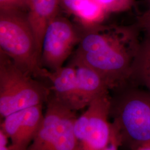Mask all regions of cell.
<instances>
[{
  "mask_svg": "<svg viewBox=\"0 0 150 150\" xmlns=\"http://www.w3.org/2000/svg\"><path fill=\"white\" fill-rule=\"evenodd\" d=\"M141 30L129 25L101 24L82 35L74 59L102 76L110 91L131 83L132 69L139 51Z\"/></svg>",
  "mask_w": 150,
  "mask_h": 150,
  "instance_id": "6da1fadb",
  "label": "cell"
},
{
  "mask_svg": "<svg viewBox=\"0 0 150 150\" xmlns=\"http://www.w3.org/2000/svg\"><path fill=\"white\" fill-rule=\"evenodd\" d=\"M111 91L110 118L120 147L136 150L150 144V91L131 84Z\"/></svg>",
  "mask_w": 150,
  "mask_h": 150,
  "instance_id": "7a4b0ae2",
  "label": "cell"
},
{
  "mask_svg": "<svg viewBox=\"0 0 150 150\" xmlns=\"http://www.w3.org/2000/svg\"><path fill=\"white\" fill-rule=\"evenodd\" d=\"M0 48L27 75L48 79L50 71L41 66L35 36L23 10L0 11Z\"/></svg>",
  "mask_w": 150,
  "mask_h": 150,
  "instance_id": "3957f363",
  "label": "cell"
},
{
  "mask_svg": "<svg viewBox=\"0 0 150 150\" xmlns=\"http://www.w3.org/2000/svg\"><path fill=\"white\" fill-rule=\"evenodd\" d=\"M51 88L27 75L6 54L0 52V115L47 102Z\"/></svg>",
  "mask_w": 150,
  "mask_h": 150,
  "instance_id": "277c9868",
  "label": "cell"
},
{
  "mask_svg": "<svg viewBox=\"0 0 150 150\" xmlns=\"http://www.w3.org/2000/svg\"><path fill=\"white\" fill-rule=\"evenodd\" d=\"M46 103L42 123L27 150H80L75 132L76 111L52 92Z\"/></svg>",
  "mask_w": 150,
  "mask_h": 150,
  "instance_id": "5b68a950",
  "label": "cell"
},
{
  "mask_svg": "<svg viewBox=\"0 0 150 150\" xmlns=\"http://www.w3.org/2000/svg\"><path fill=\"white\" fill-rule=\"evenodd\" d=\"M110 92L97 97L77 117L75 132L80 150H104L111 142L114 131L109 121Z\"/></svg>",
  "mask_w": 150,
  "mask_h": 150,
  "instance_id": "8992f818",
  "label": "cell"
},
{
  "mask_svg": "<svg viewBox=\"0 0 150 150\" xmlns=\"http://www.w3.org/2000/svg\"><path fill=\"white\" fill-rule=\"evenodd\" d=\"M81 38L82 35L67 18L58 15L50 23L43 36L41 66L50 71L62 67Z\"/></svg>",
  "mask_w": 150,
  "mask_h": 150,
  "instance_id": "52a82bcc",
  "label": "cell"
},
{
  "mask_svg": "<svg viewBox=\"0 0 150 150\" xmlns=\"http://www.w3.org/2000/svg\"><path fill=\"white\" fill-rule=\"evenodd\" d=\"M43 105H38L7 116L1 129L11 141V150H27L43 121Z\"/></svg>",
  "mask_w": 150,
  "mask_h": 150,
  "instance_id": "ba28073f",
  "label": "cell"
},
{
  "mask_svg": "<svg viewBox=\"0 0 150 150\" xmlns=\"http://www.w3.org/2000/svg\"><path fill=\"white\" fill-rule=\"evenodd\" d=\"M47 80L52 85L51 92L61 102L76 111L83 108L79 96L76 70L72 64L50 71Z\"/></svg>",
  "mask_w": 150,
  "mask_h": 150,
  "instance_id": "9c48e42d",
  "label": "cell"
},
{
  "mask_svg": "<svg viewBox=\"0 0 150 150\" xmlns=\"http://www.w3.org/2000/svg\"><path fill=\"white\" fill-rule=\"evenodd\" d=\"M71 64L75 67L79 96L83 108L97 97L110 92L103 77L91 66L74 58Z\"/></svg>",
  "mask_w": 150,
  "mask_h": 150,
  "instance_id": "30bf717a",
  "label": "cell"
},
{
  "mask_svg": "<svg viewBox=\"0 0 150 150\" xmlns=\"http://www.w3.org/2000/svg\"><path fill=\"white\" fill-rule=\"evenodd\" d=\"M59 0H26L27 18L32 28L38 52L41 54L45 31L50 23L59 15Z\"/></svg>",
  "mask_w": 150,
  "mask_h": 150,
  "instance_id": "8fae6325",
  "label": "cell"
},
{
  "mask_svg": "<svg viewBox=\"0 0 150 150\" xmlns=\"http://www.w3.org/2000/svg\"><path fill=\"white\" fill-rule=\"evenodd\" d=\"M150 91V36L145 35L132 69L131 83Z\"/></svg>",
  "mask_w": 150,
  "mask_h": 150,
  "instance_id": "7c38bea8",
  "label": "cell"
},
{
  "mask_svg": "<svg viewBox=\"0 0 150 150\" xmlns=\"http://www.w3.org/2000/svg\"><path fill=\"white\" fill-rule=\"evenodd\" d=\"M108 15L96 0H83L73 15L86 30L102 24Z\"/></svg>",
  "mask_w": 150,
  "mask_h": 150,
  "instance_id": "4fadbf2b",
  "label": "cell"
},
{
  "mask_svg": "<svg viewBox=\"0 0 150 150\" xmlns=\"http://www.w3.org/2000/svg\"><path fill=\"white\" fill-rule=\"evenodd\" d=\"M108 14L127 11L135 5V0H96Z\"/></svg>",
  "mask_w": 150,
  "mask_h": 150,
  "instance_id": "5bb4252c",
  "label": "cell"
},
{
  "mask_svg": "<svg viewBox=\"0 0 150 150\" xmlns=\"http://www.w3.org/2000/svg\"><path fill=\"white\" fill-rule=\"evenodd\" d=\"M136 23L139 26L141 32L145 35L150 36V5L147 9L137 17Z\"/></svg>",
  "mask_w": 150,
  "mask_h": 150,
  "instance_id": "9a60e30c",
  "label": "cell"
},
{
  "mask_svg": "<svg viewBox=\"0 0 150 150\" xmlns=\"http://www.w3.org/2000/svg\"><path fill=\"white\" fill-rule=\"evenodd\" d=\"M26 0H0V11L26 10Z\"/></svg>",
  "mask_w": 150,
  "mask_h": 150,
  "instance_id": "2e32d148",
  "label": "cell"
},
{
  "mask_svg": "<svg viewBox=\"0 0 150 150\" xmlns=\"http://www.w3.org/2000/svg\"><path fill=\"white\" fill-rule=\"evenodd\" d=\"M60 6L68 13L74 15L76 10L83 0H59Z\"/></svg>",
  "mask_w": 150,
  "mask_h": 150,
  "instance_id": "e0dca14e",
  "label": "cell"
},
{
  "mask_svg": "<svg viewBox=\"0 0 150 150\" xmlns=\"http://www.w3.org/2000/svg\"><path fill=\"white\" fill-rule=\"evenodd\" d=\"M8 139L5 133L0 129V150H11L10 145H8Z\"/></svg>",
  "mask_w": 150,
  "mask_h": 150,
  "instance_id": "ac0fdd59",
  "label": "cell"
},
{
  "mask_svg": "<svg viewBox=\"0 0 150 150\" xmlns=\"http://www.w3.org/2000/svg\"><path fill=\"white\" fill-rule=\"evenodd\" d=\"M120 147V144L118 139L114 132V136L110 144L103 150H118Z\"/></svg>",
  "mask_w": 150,
  "mask_h": 150,
  "instance_id": "d6986e66",
  "label": "cell"
},
{
  "mask_svg": "<svg viewBox=\"0 0 150 150\" xmlns=\"http://www.w3.org/2000/svg\"><path fill=\"white\" fill-rule=\"evenodd\" d=\"M136 150H150V144L141 147Z\"/></svg>",
  "mask_w": 150,
  "mask_h": 150,
  "instance_id": "ffe728a7",
  "label": "cell"
},
{
  "mask_svg": "<svg viewBox=\"0 0 150 150\" xmlns=\"http://www.w3.org/2000/svg\"><path fill=\"white\" fill-rule=\"evenodd\" d=\"M145 1L146 2V3L147 4L148 6L150 5V0H145Z\"/></svg>",
  "mask_w": 150,
  "mask_h": 150,
  "instance_id": "44dd1931",
  "label": "cell"
}]
</instances>
